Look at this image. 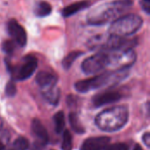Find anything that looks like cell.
Segmentation results:
<instances>
[{"instance_id":"d6986e66","label":"cell","mask_w":150,"mask_h":150,"mask_svg":"<svg viewBox=\"0 0 150 150\" xmlns=\"http://www.w3.org/2000/svg\"><path fill=\"white\" fill-rule=\"evenodd\" d=\"M29 148V142L26 138L19 136L17 138L12 145L13 150H27Z\"/></svg>"},{"instance_id":"4316f807","label":"cell","mask_w":150,"mask_h":150,"mask_svg":"<svg viewBox=\"0 0 150 150\" xmlns=\"http://www.w3.org/2000/svg\"><path fill=\"white\" fill-rule=\"evenodd\" d=\"M142 2H145V3H149L150 4V0H142Z\"/></svg>"},{"instance_id":"3957f363","label":"cell","mask_w":150,"mask_h":150,"mask_svg":"<svg viewBox=\"0 0 150 150\" xmlns=\"http://www.w3.org/2000/svg\"><path fill=\"white\" fill-rule=\"evenodd\" d=\"M143 24L142 18L137 14H126L113 22L109 27V34L128 37L137 33Z\"/></svg>"},{"instance_id":"ba28073f","label":"cell","mask_w":150,"mask_h":150,"mask_svg":"<svg viewBox=\"0 0 150 150\" xmlns=\"http://www.w3.org/2000/svg\"><path fill=\"white\" fill-rule=\"evenodd\" d=\"M38 66V61L34 56L27 55L24 58L23 64L19 67L18 73L16 74V78L19 81L26 80L29 78L36 70Z\"/></svg>"},{"instance_id":"8fae6325","label":"cell","mask_w":150,"mask_h":150,"mask_svg":"<svg viewBox=\"0 0 150 150\" xmlns=\"http://www.w3.org/2000/svg\"><path fill=\"white\" fill-rule=\"evenodd\" d=\"M36 83L43 90H47L55 86L57 76L47 71H40L36 76Z\"/></svg>"},{"instance_id":"7a4b0ae2","label":"cell","mask_w":150,"mask_h":150,"mask_svg":"<svg viewBox=\"0 0 150 150\" xmlns=\"http://www.w3.org/2000/svg\"><path fill=\"white\" fill-rule=\"evenodd\" d=\"M128 109L125 105H118L101 112L95 119L97 127L105 132H114L121 129L127 122Z\"/></svg>"},{"instance_id":"603a6c76","label":"cell","mask_w":150,"mask_h":150,"mask_svg":"<svg viewBox=\"0 0 150 150\" xmlns=\"http://www.w3.org/2000/svg\"><path fill=\"white\" fill-rule=\"evenodd\" d=\"M105 150H128V146L125 143H115L108 145Z\"/></svg>"},{"instance_id":"7402d4cb","label":"cell","mask_w":150,"mask_h":150,"mask_svg":"<svg viewBox=\"0 0 150 150\" xmlns=\"http://www.w3.org/2000/svg\"><path fill=\"white\" fill-rule=\"evenodd\" d=\"M16 91H17V88H16V85H15L14 82L13 81L8 82V83L6 84V87H5L6 95L8 97H13L16 94Z\"/></svg>"},{"instance_id":"9a60e30c","label":"cell","mask_w":150,"mask_h":150,"mask_svg":"<svg viewBox=\"0 0 150 150\" xmlns=\"http://www.w3.org/2000/svg\"><path fill=\"white\" fill-rule=\"evenodd\" d=\"M42 95L48 103L55 105L58 104L60 99V90L54 86L47 90H43Z\"/></svg>"},{"instance_id":"2e32d148","label":"cell","mask_w":150,"mask_h":150,"mask_svg":"<svg viewBox=\"0 0 150 150\" xmlns=\"http://www.w3.org/2000/svg\"><path fill=\"white\" fill-rule=\"evenodd\" d=\"M69 121L71 126V128L73 131H75L76 134H83L85 132V129L83 126L82 125L78 116L76 112H70L69 115Z\"/></svg>"},{"instance_id":"4fadbf2b","label":"cell","mask_w":150,"mask_h":150,"mask_svg":"<svg viewBox=\"0 0 150 150\" xmlns=\"http://www.w3.org/2000/svg\"><path fill=\"white\" fill-rule=\"evenodd\" d=\"M91 4V2L88 1V0H83V1L76 2V3H73V4L64 7L62 11V14L63 17L68 18V17H70L72 15H75L76 13H77L80 11H83V10L88 8Z\"/></svg>"},{"instance_id":"6da1fadb","label":"cell","mask_w":150,"mask_h":150,"mask_svg":"<svg viewBox=\"0 0 150 150\" xmlns=\"http://www.w3.org/2000/svg\"><path fill=\"white\" fill-rule=\"evenodd\" d=\"M133 4L132 0H115L100 4L87 15V23L91 25H103L113 22L122 16Z\"/></svg>"},{"instance_id":"cb8c5ba5","label":"cell","mask_w":150,"mask_h":150,"mask_svg":"<svg viewBox=\"0 0 150 150\" xmlns=\"http://www.w3.org/2000/svg\"><path fill=\"white\" fill-rule=\"evenodd\" d=\"M142 141H143V142L145 143V145H146L147 147H149L150 134L149 132H147V133H145V134H143V136H142Z\"/></svg>"},{"instance_id":"484cf974","label":"cell","mask_w":150,"mask_h":150,"mask_svg":"<svg viewBox=\"0 0 150 150\" xmlns=\"http://www.w3.org/2000/svg\"><path fill=\"white\" fill-rule=\"evenodd\" d=\"M3 125H4V122H3V120L0 118V130L2 129V127H3Z\"/></svg>"},{"instance_id":"ac0fdd59","label":"cell","mask_w":150,"mask_h":150,"mask_svg":"<svg viewBox=\"0 0 150 150\" xmlns=\"http://www.w3.org/2000/svg\"><path fill=\"white\" fill-rule=\"evenodd\" d=\"M54 122L55 127V131L57 134H60L63 131L65 127V116L63 112H58L54 116Z\"/></svg>"},{"instance_id":"7c38bea8","label":"cell","mask_w":150,"mask_h":150,"mask_svg":"<svg viewBox=\"0 0 150 150\" xmlns=\"http://www.w3.org/2000/svg\"><path fill=\"white\" fill-rule=\"evenodd\" d=\"M32 131L34 135L39 139L40 144L46 145L48 141V134L46 127L40 122V120L34 119L32 121Z\"/></svg>"},{"instance_id":"277c9868","label":"cell","mask_w":150,"mask_h":150,"mask_svg":"<svg viewBox=\"0 0 150 150\" xmlns=\"http://www.w3.org/2000/svg\"><path fill=\"white\" fill-rule=\"evenodd\" d=\"M126 70L127 69L116 70L114 72H105L91 78L78 81L75 83V89L80 93H84L92 90L98 89L110 83L116 82L123 78L124 75L126 74Z\"/></svg>"},{"instance_id":"52a82bcc","label":"cell","mask_w":150,"mask_h":150,"mask_svg":"<svg viewBox=\"0 0 150 150\" xmlns=\"http://www.w3.org/2000/svg\"><path fill=\"white\" fill-rule=\"evenodd\" d=\"M7 31L9 35L11 37V40L15 41V43L23 47L26 45L27 41V35L25 28L16 20V19H10L7 23Z\"/></svg>"},{"instance_id":"5b68a950","label":"cell","mask_w":150,"mask_h":150,"mask_svg":"<svg viewBox=\"0 0 150 150\" xmlns=\"http://www.w3.org/2000/svg\"><path fill=\"white\" fill-rule=\"evenodd\" d=\"M109 65V53L98 52L85 59L82 63V70L86 75L96 74Z\"/></svg>"},{"instance_id":"e0dca14e","label":"cell","mask_w":150,"mask_h":150,"mask_svg":"<svg viewBox=\"0 0 150 150\" xmlns=\"http://www.w3.org/2000/svg\"><path fill=\"white\" fill-rule=\"evenodd\" d=\"M83 53L82 51H73V52H70L67 56L64 57V59L62 60V67L64 69H69L72 64L74 63V62L83 54Z\"/></svg>"},{"instance_id":"5bb4252c","label":"cell","mask_w":150,"mask_h":150,"mask_svg":"<svg viewBox=\"0 0 150 150\" xmlns=\"http://www.w3.org/2000/svg\"><path fill=\"white\" fill-rule=\"evenodd\" d=\"M51 11H52L51 4L43 0L38 1L34 6V13L36 14V16L40 18L48 16L51 13Z\"/></svg>"},{"instance_id":"8992f818","label":"cell","mask_w":150,"mask_h":150,"mask_svg":"<svg viewBox=\"0 0 150 150\" xmlns=\"http://www.w3.org/2000/svg\"><path fill=\"white\" fill-rule=\"evenodd\" d=\"M109 53V65L116 70L128 69L136 61V54L133 49L126 51H114Z\"/></svg>"},{"instance_id":"ffe728a7","label":"cell","mask_w":150,"mask_h":150,"mask_svg":"<svg viewBox=\"0 0 150 150\" xmlns=\"http://www.w3.org/2000/svg\"><path fill=\"white\" fill-rule=\"evenodd\" d=\"M73 143H72V135L69 130H65L63 133L62 142V149L72 150Z\"/></svg>"},{"instance_id":"44dd1931","label":"cell","mask_w":150,"mask_h":150,"mask_svg":"<svg viewBox=\"0 0 150 150\" xmlns=\"http://www.w3.org/2000/svg\"><path fill=\"white\" fill-rule=\"evenodd\" d=\"M18 45L15 43L14 40H12L11 39V40H6L5 41H4V43L2 44V49L3 51L7 54H11L14 50L16 49V47Z\"/></svg>"},{"instance_id":"9c48e42d","label":"cell","mask_w":150,"mask_h":150,"mask_svg":"<svg viewBox=\"0 0 150 150\" xmlns=\"http://www.w3.org/2000/svg\"><path fill=\"white\" fill-rule=\"evenodd\" d=\"M111 139L106 136L91 137L85 140L81 150H105L110 144Z\"/></svg>"},{"instance_id":"d4e9b609","label":"cell","mask_w":150,"mask_h":150,"mask_svg":"<svg viewBox=\"0 0 150 150\" xmlns=\"http://www.w3.org/2000/svg\"><path fill=\"white\" fill-rule=\"evenodd\" d=\"M134 150H142V147H141L139 144H136V145L134 146Z\"/></svg>"},{"instance_id":"30bf717a","label":"cell","mask_w":150,"mask_h":150,"mask_svg":"<svg viewBox=\"0 0 150 150\" xmlns=\"http://www.w3.org/2000/svg\"><path fill=\"white\" fill-rule=\"evenodd\" d=\"M120 98H121V94L120 92L114 91H104L97 94L93 98L92 103L96 107H99L107 104L117 102Z\"/></svg>"}]
</instances>
